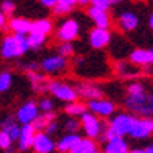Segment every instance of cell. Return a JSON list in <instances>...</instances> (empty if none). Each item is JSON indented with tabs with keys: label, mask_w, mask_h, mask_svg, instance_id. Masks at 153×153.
<instances>
[{
	"label": "cell",
	"mask_w": 153,
	"mask_h": 153,
	"mask_svg": "<svg viewBox=\"0 0 153 153\" xmlns=\"http://www.w3.org/2000/svg\"><path fill=\"white\" fill-rule=\"evenodd\" d=\"M2 130H5L6 133H8L11 136L13 141H17L19 136H20V127L17 125V119L16 117H5V119L2 120Z\"/></svg>",
	"instance_id": "cb8c5ba5"
},
{
	"label": "cell",
	"mask_w": 153,
	"mask_h": 153,
	"mask_svg": "<svg viewBox=\"0 0 153 153\" xmlns=\"http://www.w3.org/2000/svg\"><path fill=\"white\" fill-rule=\"evenodd\" d=\"M55 149H56V144L50 137V134L45 133V131H38L33 142L34 153H53Z\"/></svg>",
	"instance_id": "4fadbf2b"
},
{
	"label": "cell",
	"mask_w": 153,
	"mask_h": 153,
	"mask_svg": "<svg viewBox=\"0 0 153 153\" xmlns=\"http://www.w3.org/2000/svg\"><path fill=\"white\" fill-rule=\"evenodd\" d=\"M31 27H33V22L25 17H11L8 24V28L11 30V33L25 34V36H28L31 33Z\"/></svg>",
	"instance_id": "ac0fdd59"
},
{
	"label": "cell",
	"mask_w": 153,
	"mask_h": 153,
	"mask_svg": "<svg viewBox=\"0 0 153 153\" xmlns=\"http://www.w3.org/2000/svg\"><path fill=\"white\" fill-rule=\"evenodd\" d=\"M31 31L34 33H41V34H50L53 31V22L50 19H38V20H33V27H31Z\"/></svg>",
	"instance_id": "d4e9b609"
},
{
	"label": "cell",
	"mask_w": 153,
	"mask_h": 153,
	"mask_svg": "<svg viewBox=\"0 0 153 153\" xmlns=\"http://www.w3.org/2000/svg\"><path fill=\"white\" fill-rule=\"evenodd\" d=\"M69 69V62L66 56H61L59 53L50 55L41 61V71L47 75H59L64 74Z\"/></svg>",
	"instance_id": "277c9868"
},
{
	"label": "cell",
	"mask_w": 153,
	"mask_h": 153,
	"mask_svg": "<svg viewBox=\"0 0 153 153\" xmlns=\"http://www.w3.org/2000/svg\"><path fill=\"white\" fill-rule=\"evenodd\" d=\"M142 92H145V85L142 81H131V83H128L127 94L134 95V94H142Z\"/></svg>",
	"instance_id": "4dcf8cb0"
},
{
	"label": "cell",
	"mask_w": 153,
	"mask_h": 153,
	"mask_svg": "<svg viewBox=\"0 0 153 153\" xmlns=\"http://www.w3.org/2000/svg\"><path fill=\"white\" fill-rule=\"evenodd\" d=\"M30 48L28 38L25 34H6L2 39V45H0V55L3 59H16L25 55Z\"/></svg>",
	"instance_id": "6da1fadb"
},
{
	"label": "cell",
	"mask_w": 153,
	"mask_h": 153,
	"mask_svg": "<svg viewBox=\"0 0 153 153\" xmlns=\"http://www.w3.org/2000/svg\"><path fill=\"white\" fill-rule=\"evenodd\" d=\"M38 130L34 128L33 123H25L20 127V136L17 139V147L20 152H27L33 149V142H34V137H36Z\"/></svg>",
	"instance_id": "7c38bea8"
},
{
	"label": "cell",
	"mask_w": 153,
	"mask_h": 153,
	"mask_svg": "<svg viewBox=\"0 0 153 153\" xmlns=\"http://www.w3.org/2000/svg\"><path fill=\"white\" fill-rule=\"evenodd\" d=\"M128 144L122 139V136H117L111 141H106L103 153H128Z\"/></svg>",
	"instance_id": "7402d4cb"
},
{
	"label": "cell",
	"mask_w": 153,
	"mask_h": 153,
	"mask_svg": "<svg viewBox=\"0 0 153 153\" xmlns=\"http://www.w3.org/2000/svg\"><path fill=\"white\" fill-rule=\"evenodd\" d=\"M13 142H14V141H13V139H11V136H10L8 133H6L5 130H2V131H0V147H2L3 150H6L8 147H11V145H13Z\"/></svg>",
	"instance_id": "e575fe53"
},
{
	"label": "cell",
	"mask_w": 153,
	"mask_h": 153,
	"mask_svg": "<svg viewBox=\"0 0 153 153\" xmlns=\"http://www.w3.org/2000/svg\"><path fill=\"white\" fill-rule=\"evenodd\" d=\"M111 33L108 28H100V27H95L94 30L89 31V45L95 50H100V48H105L106 45L111 44Z\"/></svg>",
	"instance_id": "8fae6325"
},
{
	"label": "cell",
	"mask_w": 153,
	"mask_h": 153,
	"mask_svg": "<svg viewBox=\"0 0 153 153\" xmlns=\"http://www.w3.org/2000/svg\"><path fill=\"white\" fill-rule=\"evenodd\" d=\"M16 11V3L13 0H3L2 2V13H5L6 16H11Z\"/></svg>",
	"instance_id": "d590c367"
},
{
	"label": "cell",
	"mask_w": 153,
	"mask_h": 153,
	"mask_svg": "<svg viewBox=\"0 0 153 153\" xmlns=\"http://www.w3.org/2000/svg\"><path fill=\"white\" fill-rule=\"evenodd\" d=\"M88 16L89 19L95 24V27H100V28H111V17L108 14V10H102L97 8V6H89L88 8Z\"/></svg>",
	"instance_id": "5bb4252c"
},
{
	"label": "cell",
	"mask_w": 153,
	"mask_h": 153,
	"mask_svg": "<svg viewBox=\"0 0 153 153\" xmlns=\"http://www.w3.org/2000/svg\"><path fill=\"white\" fill-rule=\"evenodd\" d=\"M116 74L122 76V78H133L139 74V66H136L134 62L128 61H119L116 62Z\"/></svg>",
	"instance_id": "d6986e66"
},
{
	"label": "cell",
	"mask_w": 153,
	"mask_h": 153,
	"mask_svg": "<svg viewBox=\"0 0 153 153\" xmlns=\"http://www.w3.org/2000/svg\"><path fill=\"white\" fill-rule=\"evenodd\" d=\"M128 153H145V150H142V149H134V150H130Z\"/></svg>",
	"instance_id": "ee69618b"
},
{
	"label": "cell",
	"mask_w": 153,
	"mask_h": 153,
	"mask_svg": "<svg viewBox=\"0 0 153 153\" xmlns=\"http://www.w3.org/2000/svg\"><path fill=\"white\" fill-rule=\"evenodd\" d=\"M8 24H10V20L6 19V14H5V13H0V27L5 30L6 27H8Z\"/></svg>",
	"instance_id": "60d3db41"
},
{
	"label": "cell",
	"mask_w": 153,
	"mask_h": 153,
	"mask_svg": "<svg viewBox=\"0 0 153 153\" xmlns=\"http://www.w3.org/2000/svg\"><path fill=\"white\" fill-rule=\"evenodd\" d=\"M38 105H39V108H41L42 113L53 111V102H52V99H48V97H41L39 102H38Z\"/></svg>",
	"instance_id": "d6a6232c"
},
{
	"label": "cell",
	"mask_w": 153,
	"mask_h": 153,
	"mask_svg": "<svg viewBox=\"0 0 153 153\" xmlns=\"http://www.w3.org/2000/svg\"><path fill=\"white\" fill-rule=\"evenodd\" d=\"M69 153H99V150H97V144L94 139L86 136V137H81Z\"/></svg>",
	"instance_id": "ffe728a7"
},
{
	"label": "cell",
	"mask_w": 153,
	"mask_h": 153,
	"mask_svg": "<svg viewBox=\"0 0 153 153\" xmlns=\"http://www.w3.org/2000/svg\"><path fill=\"white\" fill-rule=\"evenodd\" d=\"M145 153H153V145H150V147L145 149Z\"/></svg>",
	"instance_id": "bcb514c9"
},
{
	"label": "cell",
	"mask_w": 153,
	"mask_h": 153,
	"mask_svg": "<svg viewBox=\"0 0 153 153\" xmlns=\"http://www.w3.org/2000/svg\"><path fill=\"white\" fill-rule=\"evenodd\" d=\"M58 53L61 55V56H66V58H69V56H72L74 55V44L72 42H59V45H58Z\"/></svg>",
	"instance_id": "1f68e13d"
},
{
	"label": "cell",
	"mask_w": 153,
	"mask_h": 153,
	"mask_svg": "<svg viewBox=\"0 0 153 153\" xmlns=\"http://www.w3.org/2000/svg\"><path fill=\"white\" fill-rule=\"evenodd\" d=\"M76 88V92H78L80 97H83V99H86V100H94V99H102V89L94 85L92 81H80V83H76L75 85Z\"/></svg>",
	"instance_id": "9a60e30c"
},
{
	"label": "cell",
	"mask_w": 153,
	"mask_h": 153,
	"mask_svg": "<svg viewBox=\"0 0 153 153\" xmlns=\"http://www.w3.org/2000/svg\"><path fill=\"white\" fill-rule=\"evenodd\" d=\"M91 5L102 10H109V6L113 3H111V0H91Z\"/></svg>",
	"instance_id": "8d00e7d4"
},
{
	"label": "cell",
	"mask_w": 153,
	"mask_h": 153,
	"mask_svg": "<svg viewBox=\"0 0 153 153\" xmlns=\"http://www.w3.org/2000/svg\"><path fill=\"white\" fill-rule=\"evenodd\" d=\"M78 34H80V25L75 19L71 17L61 20L56 28V39L59 42H72L78 38Z\"/></svg>",
	"instance_id": "8992f818"
},
{
	"label": "cell",
	"mask_w": 153,
	"mask_h": 153,
	"mask_svg": "<svg viewBox=\"0 0 153 153\" xmlns=\"http://www.w3.org/2000/svg\"><path fill=\"white\" fill-rule=\"evenodd\" d=\"M5 153H16V149H14V147H13V145H11V147H8V149L5 150Z\"/></svg>",
	"instance_id": "f6af8a7d"
},
{
	"label": "cell",
	"mask_w": 153,
	"mask_h": 153,
	"mask_svg": "<svg viewBox=\"0 0 153 153\" xmlns=\"http://www.w3.org/2000/svg\"><path fill=\"white\" fill-rule=\"evenodd\" d=\"M86 109H88V105H85V103H80V102H71V103H67V105L64 106V113L67 116H71V117H81L83 114L86 113Z\"/></svg>",
	"instance_id": "484cf974"
},
{
	"label": "cell",
	"mask_w": 153,
	"mask_h": 153,
	"mask_svg": "<svg viewBox=\"0 0 153 153\" xmlns=\"http://www.w3.org/2000/svg\"><path fill=\"white\" fill-rule=\"evenodd\" d=\"M11 85H13V75H11V72L10 71H2V74H0V91L6 92L11 88Z\"/></svg>",
	"instance_id": "f1b7e54d"
},
{
	"label": "cell",
	"mask_w": 153,
	"mask_h": 153,
	"mask_svg": "<svg viewBox=\"0 0 153 153\" xmlns=\"http://www.w3.org/2000/svg\"><path fill=\"white\" fill-rule=\"evenodd\" d=\"M55 119H56V116H55L53 111H48V113H42L38 116V119L33 122L34 128H36L38 131H45V128L48 127V123L53 122Z\"/></svg>",
	"instance_id": "4316f807"
},
{
	"label": "cell",
	"mask_w": 153,
	"mask_h": 153,
	"mask_svg": "<svg viewBox=\"0 0 153 153\" xmlns=\"http://www.w3.org/2000/svg\"><path fill=\"white\" fill-rule=\"evenodd\" d=\"M122 2V0H111V3H113V5H116V3H120Z\"/></svg>",
	"instance_id": "7dc6e473"
},
{
	"label": "cell",
	"mask_w": 153,
	"mask_h": 153,
	"mask_svg": "<svg viewBox=\"0 0 153 153\" xmlns=\"http://www.w3.org/2000/svg\"><path fill=\"white\" fill-rule=\"evenodd\" d=\"M59 153H64V152H59Z\"/></svg>",
	"instance_id": "c3c4849f"
},
{
	"label": "cell",
	"mask_w": 153,
	"mask_h": 153,
	"mask_svg": "<svg viewBox=\"0 0 153 153\" xmlns=\"http://www.w3.org/2000/svg\"><path fill=\"white\" fill-rule=\"evenodd\" d=\"M58 3L66 5V6H69V8H74L75 5H78V0H58Z\"/></svg>",
	"instance_id": "ab89813d"
},
{
	"label": "cell",
	"mask_w": 153,
	"mask_h": 153,
	"mask_svg": "<svg viewBox=\"0 0 153 153\" xmlns=\"http://www.w3.org/2000/svg\"><path fill=\"white\" fill-rule=\"evenodd\" d=\"M88 109L99 117H111L116 111V105L106 99H94L88 100Z\"/></svg>",
	"instance_id": "30bf717a"
},
{
	"label": "cell",
	"mask_w": 153,
	"mask_h": 153,
	"mask_svg": "<svg viewBox=\"0 0 153 153\" xmlns=\"http://www.w3.org/2000/svg\"><path fill=\"white\" fill-rule=\"evenodd\" d=\"M27 76H28V80H30V83H31V86H33V89H34L36 92H45V91H48L50 81H48L44 75H39L38 71L28 72V74H27Z\"/></svg>",
	"instance_id": "44dd1931"
},
{
	"label": "cell",
	"mask_w": 153,
	"mask_h": 153,
	"mask_svg": "<svg viewBox=\"0 0 153 153\" xmlns=\"http://www.w3.org/2000/svg\"><path fill=\"white\" fill-rule=\"evenodd\" d=\"M27 38H28V44H30V48H31V50H39V48L45 44V39H47L45 34L34 33V31H31Z\"/></svg>",
	"instance_id": "83f0119b"
},
{
	"label": "cell",
	"mask_w": 153,
	"mask_h": 153,
	"mask_svg": "<svg viewBox=\"0 0 153 153\" xmlns=\"http://www.w3.org/2000/svg\"><path fill=\"white\" fill-rule=\"evenodd\" d=\"M128 59L139 67H147L153 64V48H134L130 52Z\"/></svg>",
	"instance_id": "2e32d148"
},
{
	"label": "cell",
	"mask_w": 153,
	"mask_h": 153,
	"mask_svg": "<svg viewBox=\"0 0 153 153\" xmlns=\"http://www.w3.org/2000/svg\"><path fill=\"white\" fill-rule=\"evenodd\" d=\"M153 133V119L150 117H136L133 120V127H131L130 136L134 139H145Z\"/></svg>",
	"instance_id": "9c48e42d"
},
{
	"label": "cell",
	"mask_w": 153,
	"mask_h": 153,
	"mask_svg": "<svg viewBox=\"0 0 153 153\" xmlns=\"http://www.w3.org/2000/svg\"><path fill=\"white\" fill-rule=\"evenodd\" d=\"M117 22H119V28L122 31H133L137 28V25H139V17L134 14L133 11H122L120 14H119V19H117Z\"/></svg>",
	"instance_id": "e0dca14e"
},
{
	"label": "cell",
	"mask_w": 153,
	"mask_h": 153,
	"mask_svg": "<svg viewBox=\"0 0 153 153\" xmlns=\"http://www.w3.org/2000/svg\"><path fill=\"white\" fill-rule=\"evenodd\" d=\"M48 92H50L55 99H58L61 102H66V103L75 102L76 99H78L76 88L72 86V85H69V83H66V81H58V80L50 81Z\"/></svg>",
	"instance_id": "3957f363"
},
{
	"label": "cell",
	"mask_w": 153,
	"mask_h": 153,
	"mask_svg": "<svg viewBox=\"0 0 153 153\" xmlns=\"http://www.w3.org/2000/svg\"><path fill=\"white\" fill-rule=\"evenodd\" d=\"M19 67L22 69L25 74L28 72H34V71H39L41 69V62H34V61H27V62H22V64H19Z\"/></svg>",
	"instance_id": "836d02e7"
},
{
	"label": "cell",
	"mask_w": 153,
	"mask_h": 153,
	"mask_svg": "<svg viewBox=\"0 0 153 153\" xmlns=\"http://www.w3.org/2000/svg\"><path fill=\"white\" fill-rule=\"evenodd\" d=\"M62 127H64L66 133H76L80 128H83V125L80 123V120H76V119H74V117H71V119H67L64 122Z\"/></svg>",
	"instance_id": "f546056e"
},
{
	"label": "cell",
	"mask_w": 153,
	"mask_h": 153,
	"mask_svg": "<svg viewBox=\"0 0 153 153\" xmlns=\"http://www.w3.org/2000/svg\"><path fill=\"white\" fill-rule=\"evenodd\" d=\"M133 120H134L133 114L117 113V114L113 116V119H111V122H109V127L113 128L119 136H125V134H130L131 127H133Z\"/></svg>",
	"instance_id": "52a82bcc"
},
{
	"label": "cell",
	"mask_w": 153,
	"mask_h": 153,
	"mask_svg": "<svg viewBox=\"0 0 153 153\" xmlns=\"http://www.w3.org/2000/svg\"><path fill=\"white\" fill-rule=\"evenodd\" d=\"M123 105L130 113L141 117L153 116V94H147V91L142 94H127L123 100Z\"/></svg>",
	"instance_id": "7a4b0ae2"
},
{
	"label": "cell",
	"mask_w": 153,
	"mask_h": 153,
	"mask_svg": "<svg viewBox=\"0 0 153 153\" xmlns=\"http://www.w3.org/2000/svg\"><path fill=\"white\" fill-rule=\"evenodd\" d=\"M81 125H83V131L86 133L88 137H100L102 133L105 131L108 127L103 122L99 120V116H95L94 113H91V111H86L85 114L81 116Z\"/></svg>",
	"instance_id": "5b68a950"
},
{
	"label": "cell",
	"mask_w": 153,
	"mask_h": 153,
	"mask_svg": "<svg viewBox=\"0 0 153 153\" xmlns=\"http://www.w3.org/2000/svg\"><path fill=\"white\" fill-rule=\"evenodd\" d=\"M78 5L80 6H88V5H91V0H78Z\"/></svg>",
	"instance_id": "b9f144b4"
},
{
	"label": "cell",
	"mask_w": 153,
	"mask_h": 153,
	"mask_svg": "<svg viewBox=\"0 0 153 153\" xmlns=\"http://www.w3.org/2000/svg\"><path fill=\"white\" fill-rule=\"evenodd\" d=\"M41 108L36 102H33V100H28V102H25L22 106H19L17 109V113H16V119L19 123H33L34 120L38 119V116L41 114L39 113Z\"/></svg>",
	"instance_id": "ba28073f"
},
{
	"label": "cell",
	"mask_w": 153,
	"mask_h": 153,
	"mask_svg": "<svg viewBox=\"0 0 153 153\" xmlns=\"http://www.w3.org/2000/svg\"><path fill=\"white\" fill-rule=\"evenodd\" d=\"M58 128H59V125H58V122H56V119H55L53 122H50L48 123V127L45 128V133H48V134H55V133H58Z\"/></svg>",
	"instance_id": "74e56055"
},
{
	"label": "cell",
	"mask_w": 153,
	"mask_h": 153,
	"mask_svg": "<svg viewBox=\"0 0 153 153\" xmlns=\"http://www.w3.org/2000/svg\"><path fill=\"white\" fill-rule=\"evenodd\" d=\"M80 139H81V137L76 134V133H66V134L56 142V150H58V152H64V153L71 152V150L75 147V144L80 141Z\"/></svg>",
	"instance_id": "603a6c76"
},
{
	"label": "cell",
	"mask_w": 153,
	"mask_h": 153,
	"mask_svg": "<svg viewBox=\"0 0 153 153\" xmlns=\"http://www.w3.org/2000/svg\"><path fill=\"white\" fill-rule=\"evenodd\" d=\"M39 3L42 5V6H45V8H55V5L58 3V0H39Z\"/></svg>",
	"instance_id": "f35d334b"
},
{
	"label": "cell",
	"mask_w": 153,
	"mask_h": 153,
	"mask_svg": "<svg viewBox=\"0 0 153 153\" xmlns=\"http://www.w3.org/2000/svg\"><path fill=\"white\" fill-rule=\"evenodd\" d=\"M149 27H150V28L153 30V13H152V14H150V17H149Z\"/></svg>",
	"instance_id": "7bdbcfd3"
}]
</instances>
